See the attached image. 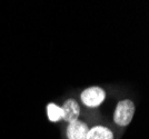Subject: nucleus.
Returning <instances> with one entry per match:
<instances>
[{"instance_id": "423d86ee", "label": "nucleus", "mask_w": 149, "mask_h": 139, "mask_svg": "<svg viewBox=\"0 0 149 139\" xmlns=\"http://www.w3.org/2000/svg\"><path fill=\"white\" fill-rule=\"evenodd\" d=\"M47 115L50 121L52 122H57L59 120L62 119V109L61 107L57 106L56 104L51 102L47 106Z\"/></svg>"}, {"instance_id": "7ed1b4c3", "label": "nucleus", "mask_w": 149, "mask_h": 139, "mask_svg": "<svg viewBox=\"0 0 149 139\" xmlns=\"http://www.w3.org/2000/svg\"><path fill=\"white\" fill-rule=\"evenodd\" d=\"M62 119L67 122H74L78 120L80 115V107L74 99H68L62 106Z\"/></svg>"}, {"instance_id": "20e7f679", "label": "nucleus", "mask_w": 149, "mask_h": 139, "mask_svg": "<svg viewBox=\"0 0 149 139\" xmlns=\"http://www.w3.org/2000/svg\"><path fill=\"white\" fill-rule=\"evenodd\" d=\"M89 131L88 126L80 120H76L69 124L67 128V137L68 139H87Z\"/></svg>"}, {"instance_id": "39448f33", "label": "nucleus", "mask_w": 149, "mask_h": 139, "mask_svg": "<svg viewBox=\"0 0 149 139\" xmlns=\"http://www.w3.org/2000/svg\"><path fill=\"white\" fill-rule=\"evenodd\" d=\"M87 139H113V133L107 127L95 126L89 129Z\"/></svg>"}, {"instance_id": "f03ea898", "label": "nucleus", "mask_w": 149, "mask_h": 139, "mask_svg": "<svg viewBox=\"0 0 149 139\" xmlns=\"http://www.w3.org/2000/svg\"><path fill=\"white\" fill-rule=\"evenodd\" d=\"M106 98V92L100 87H90L85 89L80 95L82 104L87 107L96 108L100 106Z\"/></svg>"}, {"instance_id": "f257e3e1", "label": "nucleus", "mask_w": 149, "mask_h": 139, "mask_svg": "<svg viewBox=\"0 0 149 139\" xmlns=\"http://www.w3.org/2000/svg\"><path fill=\"white\" fill-rule=\"evenodd\" d=\"M135 115V104L129 99L118 102L113 113V120L120 127H126L130 124Z\"/></svg>"}]
</instances>
